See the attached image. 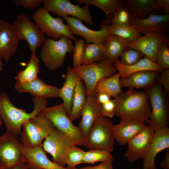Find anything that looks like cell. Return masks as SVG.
<instances>
[{"mask_svg":"<svg viewBox=\"0 0 169 169\" xmlns=\"http://www.w3.org/2000/svg\"><path fill=\"white\" fill-rule=\"evenodd\" d=\"M154 130L145 125L142 130L128 143L125 156L132 162L143 158L147 152L152 139Z\"/></svg>","mask_w":169,"mask_h":169,"instance_id":"15","label":"cell"},{"mask_svg":"<svg viewBox=\"0 0 169 169\" xmlns=\"http://www.w3.org/2000/svg\"><path fill=\"white\" fill-rule=\"evenodd\" d=\"M130 25L141 34L166 33L169 27V14H151L142 19L131 15Z\"/></svg>","mask_w":169,"mask_h":169,"instance_id":"17","label":"cell"},{"mask_svg":"<svg viewBox=\"0 0 169 169\" xmlns=\"http://www.w3.org/2000/svg\"><path fill=\"white\" fill-rule=\"evenodd\" d=\"M169 40L162 42L156 53L155 63L163 69L169 68Z\"/></svg>","mask_w":169,"mask_h":169,"instance_id":"36","label":"cell"},{"mask_svg":"<svg viewBox=\"0 0 169 169\" xmlns=\"http://www.w3.org/2000/svg\"><path fill=\"white\" fill-rule=\"evenodd\" d=\"M72 69L84 82L86 96L96 95L95 89L96 84L118 71L113 63L108 58L87 65L74 66Z\"/></svg>","mask_w":169,"mask_h":169,"instance_id":"4","label":"cell"},{"mask_svg":"<svg viewBox=\"0 0 169 169\" xmlns=\"http://www.w3.org/2000/svg\"><path fill=\"white\" fill-rule=\"evenodd\" d=\"M127 43L119 36L110 35L104 44L107 58L113 63L119 59L122 52L128 48Z\"/></svg>","mask_w":169,"mask_h":169,"instance_id":"29","label":"cell"},{"mask_svg":"<svg viewBox=\"0 0 169 169\" xmlns=\"http://www.w3.org/2000/svg\"><path fill=\"white\" fill-rule=\"evenodd\" d=\"M40 113L48 118L54 127L68 136L76 146H82L85 138L78 126L67 114L63 103L44 108Z\"/></svg>","mask_w":169,"mask_h":169,"instance_id":"8","label":"cell"},{"mask_svg":"<svg viewBox=\"0 0 169 169\" xmlns=\"http://www.w3.org/2000/svg\"><path fill=\"white\" fill-rule=\"evenodd\" d=\"M100 105L101 115L111 118L114 116L116 107V102L115 99H110L107 102Z\"/></svg>","mask_w":169,"mask_h":169,"instance_id":"41","label":"cell"},{"mask_svg":"<svg viewBox=\"0 0 169 169\" xmlns=\"http://www.w3.org/2000/svg\"><path fill=\"white\" fill-rule=\"evenodd\" d=\"M114 66L120 75V79H124L131 74L145 70H152L161 73L164 69L157 65L147 57L145 56L136 64L130 66L123 65L119 59L113 63Z\"/></svg>","mask_w":169,"mask_h":169,"instance_id":"27","label":"cell"},{"mask_svg":"<svg viewBox=\"0 0 169 169\" xmlns=\"http://www.w3.org/2000/svg\"><path fill=\"white\" fill-rule=\"evenodd\" d=\"M3 124V122L0 116V126H1Z\"/></svg>","mask_w":169,"mask_h":169,"instance_id":"50","label":"cell"},{"mask_svg":"<svg viewBox=\"0 0 169 169\" xmlns=\"http://www.w3.org/2000/svg\"><path fill=\"white\" fill-rule=\"evenodd\" d=\"M160 166L163 169H169V148L166 149L165 157L161 162Z\"/></svg>","mask_w":169,"mask_h":169,"instance_id":"47","label":"cell"},{"mask_svg":"<svg viewBox=\"0 0 169 169\" xmlns=\"http://www.w3.org/2000/svg\"><path fill=\"white\" fill-rule=\"evenodd\" d=\"M166 33H151L145 35L136 40L128 42V48L136 49L155 62L157 49L162 42L168 40Z\"/></svg>","mask_w":169,"mask_h":169,"instance_id":"19","label":"cell"},{"mask_svg":"<svg viewBox=\"0 0 169 169\" xmlns=\"http://www.w3.org/2000/svg\"><path fill=\"white\" fill-rule=\"evenodd\" d=\"M108 31L110 35L119 36L127 42H133L142 36L136 29L130 26H119L108 24Z\"/></svg>","mask_w":169,"mask_h":169,"instance_id":"33","label":"cell"},{"mask_svg":"<svg viewBox=\"0 0 169 169\" xmlns=\"http://www.w3.org/2000/svg\"><path fill=\"white\" fill-rule=\"evenodd\" d=\"M169 148V129L167 126L154 130L152 140L146 154L143 157V169L156 166L155 159L160 151Z\"/></svg>","mask_w":169,"mask_h":169,"instance_id":"18","label":"cell"},{"mask_svg":"<svg viewBox=\"0 0 169 169\" xmlns=\"http://www.w3.org/2000/svg\"><path fill=\"white\" fill-rule=\"evenodd\" d=\"M55 128L48 118L39 113L23 124L20 141L26 148H31L41 145L44 139Z\"/></svg>","mask_w":169,"mask_h":169,"instance_id":"6","label":"cell"},{"mask_svg":"<svg viewBox=\"0 0 169 169\" xmlns=\"http://www.w3.org/2000/svg\"><path fill=\"white\" fill-rule=\"evenodd\" d=\"M111 23L119 26H130L131 15L124 5H122L114 13Z\"/></svg>","mask_w":169,"mask_h":169,"instance_id":"39","label":"cell"},{"mask_svg":"<svg viewBox=\"0 0 169 169\" xmlns=\"http://www.w3.org/2000/svg\"><path fill=\"white\" fill-rule=\"evenodd\" d=\"M27 167V164L24 162L18 166L13 167L6 168L0 166V169H25Z\"/></svg>","mask_w":169,"mask_h":169,"instance_id":"48","label":"cell"},{"mask_svg":"<svg viewBox=\"0 0 169 169\" xmlns=\"http://www.w3.org/2000/svg\"><path fill=\"white\" fill-rule=\"evenodd\" d=\"M139 169V168H136V169L133 168V169Z\"/></svg>","mask_w":169,"mask_h":169,"instance_id":"53","label":"cell"},{"mask_svg":"<svg viewBox=\"0 0 169 169\" xmlns=\"http://www.w3.org/2000/svg\"><path fill=\"white\" fill-rule=\"evenodd\" d=\"M44 0H13L17 6L22 7L25 9L33 10L44 3Z\"/></svg>","mask_w":169,"mask_h":169,"instance_id":"42","label":"cell"},{"mask_svg":"<svg viewBox=\"0 0 169 169\" xmlns=\"http://www.w3.org/2000/svg\"><path fill=\"white\" fill-rule=\"evenodd\" d=\"M32 100L34 107L30 113L16 107L8 97L7 94H0V116L3 121L6 131L18 136L22 131L23 124L31 117L37 115L42 110L47 107V99L33 98Z\"/></svg>","mask_w":169,"mask_h":169,"instance_id":"2","label":"cell"},{"mask_svg":"<svg viewBox=\"0 0 169 169\" xmlns=\"http://www.w3.org/2000/svg\"><path fill=\"white\" fill-rule=\"evenodd\" d=\"M144 55L141 52L136 49L128 48L121 54L119 62L123 65L131 66L139 62Z\"/></svg>","mask_w":169,"mask_h":169,"instance_id":"38","label":"cell"},{"mask_svg":"<svg viewBox=\"0 0 169 169\" xmlns=\"http://www.w3.org/2000/svg\"><path fill=\"white\" fill-rule=\"evenodd\" d=\"M100 107L96 95L86 96L81 113V119L78 126L85 138L94 122L101 115Z\"/></svg>","mask_w":169,"mask_h":169,"instance_id":"22","label":"cell"},{"mask_svg":"<svg viewBox=\"0 0 169 169\" xmlns=\"http://www.w3.org/2000/svg\"><path fill=\"white\" fill-rule=\"evenodd\" d=\"M2 60V59L0 57V71H2L3 69V64Z\"/></svg>","mask_w":169,"mask_h":169,"instance_id":"49","label":"cell"},{"mask_svg":"<svg viewBox=\"0 0 169 169\" xmlns=\"http://www.w3.org/2000/svg\"><path fill=\"white\" fill-rule=\"evenodd\" d=\"M151 108L147 125L154 130L167 126L169 123V109L168 97L157 81L145 89Z\"/></svg>","mask_w":169,"mask_h":169,"instance_id":"5","label":"cell"},{"mask_svg":"<svg viewBox=\"0 0 169 169\" xmlns=\"http://www.w3.org/2000/svg\"><path fill=\"white\" fill-rule=\"evenodd\" d=\"M107 58L104 44L87 43L84 45L81 65H87Z\"/></svg>","mask_w":169,"mask_h":169,"instance_id":"30","label":"cell"},{"mask_svg":"<svg viewBox=\"0 0 169 169\" xmlns=\"http://www.w3.org/2000/svg\"><path fill=\"white\" fill-rule=\"evenodd\" d=\"M13 25L16 29L20 40H26L31 54H35L37 49L43 44L46 39L44 34L28 15L23 13L17 15Z\"/></svg>","mask_w":169,"mask_h":169,"instance_id":"13","label":"cell"},{"mask_svg":"<svg viewBox=\"0 0 169 169\" xmlns=\"http://www.w3.org/2000/svg\"><path fill=\"white\" fill-rule=\"evenodd\" d=\"M19 39L16 28L0 19V57L8 61L17 50Z\"/></svg>","mask_w":169,"mask_h":169,"instance_id":"16","label":"cell"},{"mask_svg":"<svg viewBox=\"0 0 169 169\" xmlns=\"http://www.w3.org/2000/svg\"><path fill=\"white\" fill-rule=\"evenodd\" d=\"M74 47L72 40L66 36L58 40L48 38L41 50V59L46 68L55 70L63 66L66 54L73 53Z\"/></svg>","mask_w":169,"mask_h":169,"instance_id":"7","label":"cell"},{"mask_svg":"<svg viewBox=\"0 0 169 169\" xmlns=\"http://www.w3.org/2000/svg\"><path fill=\"white\" fill-rule=\"evenodd\" d=\"M111 119L101 115L94 122L85 138L82 146L89 150L99 149L111 152L115 137Z\"/></svg>","mask_w":169,"mask_h":169,"instance_id":"3","label":"cell"},{"mask_svg":"<svg viewBox=\"0 0 169 169\" xmlns=\"http://www.w3.org/2000/svg\"><path fill=\"white\" fill-rule=\"evenodd\" d=\"M79 4L93 5L100 8L106 15L114 13L125 3L122 0H75Z\"/></svg>","mask_w":169,"mask_h":169,"instance_id":"34","label":"cell"},{"mask_svg":"<svg viewBox=\"0 0 169 169\" xmlns=\"http://www.w3.org/2000/svg\"><path fill=\"white\" fill-rule=\"evenodd\" d=\"M125 6L131 16L144 19L151 14H159L162 12L154 0H128Z\"/></svg>","mask_w":169,"mask_h":169,"instance_id":"25","label":"cell"},{"mask_svg":"<svg viewBox=\"0 0 169 169\" xmlns=\"http://www.w3.org/2000/svg\"><path fill=\"white\" fill-rule=\"evenodd\" d=\"M85 151L76 146H72L69 150L66 158V164L69 169H74L77 165L82 163Z\"/></svg>","mask_w":169,"mask_h":169,"instance_id":"37","label":"cell"},{"mask_svg":"<svg viewBox=\"0 0 169 169\" xmlns=\"http://www.w3.org/2000/svg\"><path fill=\"white\" fill-rule=\"evenodd\" d=\"M25 169H35V168H29V167H28H28H26V168H25Z\"/></svg>","mask_w":169,"mask_h":169,"instance_id":"51","label":"cell"},{"mask_svg":"<svg viewBox=\"0 0 169 169\" xmlns=\"http://www.w3.org/2000/svg\"><path fill=\"white\" fill-rule=\"evenodd\" d=\"M160 72L156 71L145 70L133 73L124 79L120 80L121 88H144L147 89L158 80Z\"/></svg>","mask_w":169,"mask_h":169,"instance_id":"23","label":"cell"},{"mask_svg":"<svg viewBox=\"0 0 169 169\" xmlns=\"http://www.w3.org/2000/svg\"><path fill=\"white\" fill-rule=\"evenodd\" d=\"M116 102L115 115L120 119L146 121L149 118L151 108L146 93L129 89L118 94Z\"/></svg>","mask_w":169,"mask_h":169,"instance_id":"1","label":"cell"},{"mask_svg":"<svg viewBox=\"0 0 169 169\" xmlns=\"http://www.w3.org/2000/svg\"><path fill=\"white\" fill-rule=\"evenodd\" d=\"M73 145H75L71 139L55 128L45 138L42 146L45 152L52 156L53 161L64 167L67 154Z\"/></svg>","mask_w":169,"mask_h":169,"instance_id":"11","label":"cell"},{"mask_svg":"<svg viewBox=\"0 0 169 169\" xmlns=\"http://www.w3.org/2000/svg\"><path fill=\"white\" fill-rule=\"evenodd\" d=\"M159 84L163 87V90L166 95H169V69H164L161 72L157 80Z\"/></svg>","mask_w":169,"mask_h":169,"instance_id":"43","label":"cell"},{"mask_svg":"<svg viewBox=\"0 0 169 169\" xmlns=\"http://www.w3.org/2000/svg\"><path fill=\"white\" fill-rule=\"evenodd\" d=\"M97 99L100 104L105 103L110 99L111 96L105 92H99L96 94Z\"/></svg>","mask_w":169,"mask_h":169,"instance_id":"46","label":"cell"},{"mask_svg":"<svg viewBox=\"0 0 169 169\" xmlns=\"http://www.w3.org/2000/svg\"><path fill=\"white\" fill-rule=\"evenodd\" d=\"M151 169H158L156 166L154 167L153 168H151Z\"/></svg>","mask_w":169,"mask_h":169,"instance_id":"52","label":"cell"},{"mask_svg":"<svg viewBox=\"0 0 169 169\" xmlns=\"http://www.w3.org/2000/svg\"><path fill=\"white\" fill-rule=\"evenodd\" d=\"M71 34L83 38L87 43L103 44L110 35L108 31V21L103 20L100 23V30H92L85 26L82 21L72 17L64 18Z\"/></svg>","mask_w":169,"mask_h":169,"instance_id":"14","label":"cell"},{"mask_svg":"<svg viewBox=\"0 0 169 169\" xmlns=\"http://www.w3.org/2000/svg\"><path fill=\"white\" fill-rule=\"evenodd\" d=\"M23 145L18 136L6 131L0 136V166L12 167L24 163Z\"/></svg>","mask_w":169,"mask_h":169,"instance_id":"10","label":"cell"},{"mask_svg":"<svg viewBox=\"0 0 169 169\" xmlns=\"http://www.w3.org/2000/svg\"><path fill=\"white\" fill-rule=\"evenodd\" d=\"M113 158L107 161L102 162L96 166H87L79 168H74V169H114L112 166Z\"/></svg>","mask_w":169,"mask_h":169,"instance_id":"44","label":"cell"},{"mask_svg":"<svg viewBox=\"0 0 169 169\" xmlns=\"http://www.w3.org/2000/svg\"><path fill=\"white\" fill-rule=\"evenodd\" d=\"M113 158L110 152L104 150L93 149L85 151L82 163L94 164L98 161L102 162Z\"/></svg>","mask_w":169,"mask_h":169,"instance_id":"35","label":"cell"},{"mask_svg":"<svg viewBox=\"0 0 169 169\" xmlns=\"http://www.w3.org/2000/svg\"><path fill=\"white\" fill-rule=\"evenodd\" d=\"M164 15L169 14V0H155Z\"/></svg>","mask_w":169,"mask_h":169,"instance_id":"45","label":"cell"},{"mask_svg":"<svg viewBox=\"0 0 169 169\" xmlns=\"http://www.w3.org/2000/svg\"><path fill=\"white\" fill-rule=\"evenodd\" d=\"M86 96L85 84L82 80H80L75 86L72 98L69 118L72 122L80 117L86 102Z\"/></svg>","mask_w":169,"mask_h":169,"instance_id":"28","label":"cell"},{"mask_svg":"<svg viewBox=\"0 0 169 169\" xmlns=\"http://www.w3.org/2000/svg\"><path fill=\"white\" fill-rule=\"evenodd\" d=\"M145 122L132 120L120 119V123L113 125L115 139L119 146L127 143L145 126Z\"/></svg>","mask_w":169,"mask_h":169,"instance_id":"24","label":"cell"},{"mask_svg":"<svg viewBox=\"0 0 169 169\" xmlns=\"http://www.w3.org/2000/svg\"><path fill=\"white\" fill-rule=\"evenodd\" d=\"M14 88L18 92L28 93L35 98L47 99L60 97L59 89L46 84L38 78L28 82H16Z\"/></svg>","mask_w":169,"mask_h":169,"instance_id":"20","label":"cell"},{"mask_svg":"<svg viewBox=\"0 0 169 169\" xmlns=\"http://www.w3.org/2000/svg\"><path fill=\"white\" fill-rule=\"evenodd\" d=\"M67 70L64 83L63 86L59 89L60 97L63 100V103L64 110L70 118L74 90L78 82L82 80L79 76L73 71L70 66L68 65Z\"/></svg>","mask_w":169,"mask_h":169,"instance_id":"26","label":"cell"},{"mask_svg":"<svg viewBox=\"0 0 169 169\" xmlns=\"http://www.w3.org/2000/svg\"><path fill=\"white\" fill-rule=\"evenodd\" d=\"M24 162L29 168L37 169H69L61 166L49 160L42 144L31 148L23 146L22 149Z\"/></svg>","mask_w":169,"mask_h":169,"instance_id":"21","label":"cell"},{"mask_svg":"<svg viewBox=\"0 0 169 169\" xmlns=\"http://www.w3.org/2000/svg\"><path fill=\"white\" fill-rule=\"evenodd\" d=\"M75 43L73 57L74 66L81 65V61L83 55L84 41L82 39L76 40Z\"/></svg>","mask_w":169,"mask_h":169,"instance_id":"40","label":"cell"},{"mask_svg":"<svg viewBox=\"0 0 169 169\" xmlns=\"http://www.w3.org/2000/svg\"><path fill=\"white\" fill-rule=\"evenodd\" d=\"M43 8L49 12H52L63 18L72 16L90 26L94 23L89 5L81 7L79 4L74 5L69 0H44Z\"/></svg>","mask_w":169,"mask_h":169,"instance_id":"12","label":"cell"},{"mask_svg":"<svg viewBox=\"0 0 169 169\" xmlns=\"http://www.w3.org/2000/svg\"><path fill=\"white\" fill-rule=\"evenodd\" d=\"M32 18L35 23L44 34L59 40L63 36L75 42L76 38L69 30V26L64 23L63 19L59 17H53L43 7L38 8L34 13Z\"/></svg>","mask_w":169,"mask_h":169,"instance_id":"9","label":"cell"},{"mask_svg":"<svg viewBox=\"0 0 169 169\" xmlns=\"http://www.w3.org/2000/svg\"></svg>","mask_w":169,"mask_h":169,"instance_id":"54","label":"cell"},{"mask_svg":"<svg viewBox=\"0 0 169 169\" xmlns=\"http://www.w3.org/2000/svg\"><path fill=\"white\" fill-rule=\"evenodd\" d=\"M120 74L118 72L110 77L102 80L95 86V94L105 92L115 98L123 92L120 86Z\"/></svg>","mask_w":169,"mask_h":169,"instance_id":"31","label":"cell"},{"mask_svg":"<svg viewBox=\"0 0 169 169\" xmlns=\"http://www.w3.org/2000/svg\"><path fill=\"white\" fill-rule=\"evenodd\" d=\"M39 69V61L35 54L31 55V58L26 68L19 71L14 79L16 82L26 83L37 78Z\"/></svg>","mask_w":169,"mask_h":169,"instance_id":"32","label":"cell"}]
</instances>
